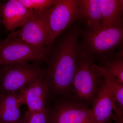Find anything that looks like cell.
Returning <instances> with one entry per match:
<instances>
[{"mask_svg":"<svg viewBox=\"0 0 123 123\" xmlns=\"http://www.w3.org/2000/svg\"><path fill=\"white\" fill-rule=\"evenodd\" d=\"M23 104L17 92L0 95V123H14L22 117L21 107Z\"/></svg>","mask_w":123,"mask_h":123,"instance_id":"7c38bea8","label":"cell"},{"mask_svg":"<svg viewBox=\"0 0 123 123\" xmlns=\"http://www.w3.org/2000/svg\"><path fill=\"white\" fill-rule=\"evenodd\" d=\"M49 90L46 76L40 77L20 91L23 104L29 112H39L46 108Z\"/></svg>","mask_w":123,"mask_h":123,"instance_id":"ba28073f","label":"cell"},{"mask_svg":"<svg viewBox=\"0 0 123 123\" xmlns=\"http://www.w3.org/2000/svg\"></svg>","mask_w":123,"mask_h":123,"instance_id":"44dd1931","label":"cell"},{"mask_svg":"<svg viewBox=\"0 0 123 123\" xmlns=\"http://www.w3.org/2000/svg\"><path fill=\"white\" fill-rule=\"evenodd\" d=\"M77 30L69 32L60 43L46 77L49 88L55 93H64L69 90L76 69L79 52Z\"/></svg>","mask_w":123,"mask_h":123,"instance_id":"6da1fadb","label":"cell"},{"mask_svg":"<svg viewBox=\"0 0 123 123\" xmlns=\"http://www.w3.org/2000/svg\"><path fill=\"white\" fill-rule=\"evenodd\" d=\"M122 25L102 26L91 30L86 35V44L91 51L102 53L116 47L123 40Z\"/></svg>","mask_w":123,"mask_h":123,"instance_id":"52a82bcc","label":"cell"},{"mask_svg":"<svg viewBox=\"0 0 123 123\" xmlns=\"http://www.w3.org/2000/svg\"><path fill=\"white\" fill-rule=\"evenodd\" d=\"M92 67L94 71L103 77L104 80L108 85L112 91L115 102L114 110L116 112L115 117L117 121H123V84L115 76L104 66H99L93 64Z\"/></svg>","mask_w":123,"mask_h":123,"instance_id":"4fadbf2b","label":"cell"},{"mask_svg":"<svg viewBox=\"0 0 123 123\" xmlns=\"http://www.w3.org/2000/svg\"><path fill=\"white\" fill-rule=\"evenodd\" d=\"M104 67L118 78L123 84V61L119 58L108 60Z\"/></svg>","mask_w":123,"mask_h":123,"instance_id":"e0dca14e","label":"cell"},{"mask_svg":"<svg viewBox=\"0 0 123 123\" xmlns=\"http://www.w3.org/2000/svg\"><path fill=\"white\" fill-rule=\"evenodd\" d=\"M46 73L27 63L4 65L0 69V95L16 92Z\"/></svg>","mask_w":123,"mask_h":123,"instance_id":"277c9868","label":"cell"},{"mask_svg":"<svg viewBox=\"0 0 123 123\" xmlns=\"http://www.w3.org/2000/svg\"><path fill=\"white\" fill-rule=\"evenodd\" d=\"M48 123H98L94 119L92 110L75 102L58 104L51 113Z\"/></svg>","mask_w":123,"mask_h":123,"instance_id":"8992f818","label":"cell"},{"mask_svg":"<svg viewBox=\"0 0 123 123\" xmlns=\"http://www.w3.org/2000/svg\"><path fill=\"white\" fill-rule=\"evenodd\" d=\"M26 8L36 11H44L57 4L60 0H18Z\"/></svg>","mask_w":123,"mask_h":123,"instance_id":"2e32d148","label":"cell"},{"mask_svg":"<svg viewBox=\"0 0 123 123\" xmlns=\"http://www.w3.org/2000/svg\"><path fill=\"white\" fill-rule=\"evenodd\" d=\"M48 51L46 47H36L27 43L13 31L0 42V64L4 66L42 60Z\"/></svg>","mask_w":123,"mask_h":123,"instance_id":"3957f363","label":"cell"},{"mask_svg":"<svg viewBox=\"0 0 123 123\" xmlns=\"http://www.w3.org/2000/svg\"><path fill=\"white\" fill-rule=\"evenodd\" d=\"M32 9L26 8L18 0H9L2 8V22L6 30L14 31L27 21Z\"/></svg>","mask_w":123,"mask_h":123,"instance_id":"8fae6325","label":"cell"},{"mask_svg":"<svg viewBox=\"0 0 123 123\" xmlns=\"http://www.w3.org/2000/svg\"><path fill=\"white\" fill-rule=\"evenodd\" d=\"M14 123H26L25 117L24 116H22L21 118L18 121Z\"/></svg>","mask_w":123,"mask_h":123,"instance_id":"d6986e66","label":"cell"},{"mask_svg":"<svg viewBox=\"0 0 123 123\" xmlns=\"http://www.w3.org/2000/svg\"><path fill=\"white\" fill-rule=\"evenodd\" d=\"M49 111L47 108L39 112H29L25 115L26 123H48Z\"/></svg>","mask_w":123,"mask_h":123,"instance_id":"ac0fdd59","label":"cell"},{"mask_svg":"<svg viewBox=\"0 0 123 123\" xmlns=\"http://www.w3.org/2000/svg\"><path fill=\"white\" fill-rule=\"evenodd\" d=\"M93 58L86 54H80L73 85L79 98L86 101L93 100L97 94L100 76L92 67Z\"/></svg>","mask_w":123,"mask_h":123,"instance_id":"5b68a950","label":"cell"},{"mask_svg":"<svg viewBox=\"0 0 123 123\" xmlns=\"http://www.w3.org/2000/svg\"><path fill=\"white\" fill-rule=\"evenodd\" d=\"M2 5L0 2V22L1 21L2 22Z\"/></svg>","mask_w":123,"mask_h":123,"instance_id":"ffe728a7","label":"cell"},{"mask_svg":"<svg viewBox=\"0 0 123 123\" xmlns=\"http://www.w3.org/2000/svg\"><path fill=\"white\" fill-rule=\"evenodd\" d=\"M115 106L112 91L103 80L100 82L93 99L92 111L94 120L98 123H108L112 117V110Z\"/></svg>","mask_w":123,"mask_h":123,"instance_id":"30bf717a","label":"cell"},{"mask_svg":"<svg viewBox=\"0 0 123 123\" xmlns=\"http://www.w3.org/2000/svg\"><path fill=\"white\" fill-rule=\"evenodd\" d=\"M102 26L122 25L123 0H100Z\"/></svg>","mask_w":123,"mask_h":123,"instance_id":"5bb4252c","label":"cell"},{"mask_svg":"<svg viewBox=\"0 0 123 123\" xmlns=\"http://www.w3.org/2000/svg\"><path fill=\"white\" fill-rule=\"evenodd\" d=\"M82 17L85 18L91 30H96L102 25L100 0H82Z\"/></svg>","mask_w":123,"mask_h":123,"instance_id":"9a60e30c","label":"cell"},{"mask_svg":"<svg viewBox=\"0 0 123 123\" xmlns=\"http://www.w3.org/2000/svg\"><path fill=\"white\" fill-rule=\"evenodd\" d=\"M15 33L20 39L32 46L36 47L46 46L47 31L38 11L32 10L26 22Z\"/></svg>","mask_w":123,"mask_h":123,"instance_id":"9c48e42d","label":"cell"},{"mask_svg":"<svg viewBox=\"0 0 123 123\" xmlns=\"http://www.w3.org/2000/svg\"><path fill=\"white\" fill-rule=\"evenodd\" d=\"M38 11L47 31L48 50L66 27L82 17L80 0H60L50 8Z\"/></svg>","mask_w":123,"mask_h":123,"instance_id":"7a4b0ae2","label":"cell"}]
</instances>
